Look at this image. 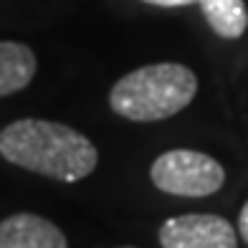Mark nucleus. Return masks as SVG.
<instances>
[{"label": "nucleus", "instance_id": "f257e3e1", "mask_svg": "<svg viewBox=\"0 0 248 248\" xmlns=\"http://www.w3.org/2000/svg\"><path fill=\"white\" fill-rule=\"evenodd\" d=\"M0 155L36 175L76 183L96 170L94 142L69 124L48 119H18L0 132Z\"/></svg>", "mask_w": 248, "mask_h": 248}, {"label": "nucleus", "instance_id": "f03ea898", "mask_svg": "<svg viewBox=\"0 0 248 248\" xmlns=\"http://www.w3.org/2000/svg\"><path fill=\"white\" fill-rule=\"evenodd\" d=\"M198 94V76L183 63H150L111 86L109 107L129 122H162L183 111Z\"/></svg>", "mask_w": 248, "mask_h": 248}, {"label": "nucleus", "instance_id": "7ed1b4c3", "mask_svg": "<svg viewBox=\"0 0 248 248\" xmlns=\"http://www.w3.org/2000/svg\"><path fill=\"white\" fill-rule=\"evenodd\" d=\"M157 190L177 198H208L225 183V170L210 155L198 150H170L150 167Z\"/></svg>", "mask_w": 248, "mask_h": 248}, {"label": "nucleus", "instance_id": "20e7f679", "mask_svg": "<svg viewBox=\"0 0 248 248\" xmlns=\"http://www.w3.org/2000/svg\"><path fill=\"white\" fill-rule=\"evenodd\" d=\"M162 248H238L235 228L220 216L190 213L162 223L160 228Z\"/></svg>", "mask_w": 248, "mask_h": 248}, {"label": "nucleus", "instance_id": "39448f33", "mask_svg": "<svg viewBox=\"0 0 248 248\" xmlns=\"http://www.w3.org/2000/svg\"><path fill=\"white\" fill-rule=\"evenodd\" d=\"M0 248H69L56 223L36 213H16L0 223Z\"/></svg>", "mask_w": 248, "mask_h": 248}, {"label": "nucleus", "instance_id": "423d86ee", "mask_svg": "<svg viewBox=\"0 0 248 248\" xmlns=\"http://www.w3.org/2000/svg\"><path fill=\"white\" fill-rule=\"evenodd\" d=\"M36 53L26 43L0 41V99L26 89L36 76Z\"/></svg>", "mask_w": 248, "mask_h": 248}, {"label": "nucleus", "instance_id": "0eeeda50", "mask_svg": "<svg viewBox=\"0 0 248 248\" xmlns=\"http://www.w3.org/2000/svg\"><path fill=\"white\" fill-rule=\"evenodd\" d=\"M208 26L220 38H241L248 28V8L243 0H198Z\"/></svg>", "mask_w": 248, "mask_h": 248}, {"label": "nucleus", "instance_id": "6e6552de", "mask_svg": "<svg viewBox=\"0 0 248 248\" xmlns=\"http://www.w3.org/2000/svg\"><path fill=\"white\" fill-rule=\"evenodd\" d=\"M142 3L160 5V8H183V5H193V3H198V0H142Z\"/></svg>", "mask_w": 248, "mask_h": 248}, {"label": "nucleus", "instance_id": "1a4fd4ad", "mask_svg": "<svg viewBox=\"0 0 248 248\" xmlns=\"http://www.w3.org/2000/svg\"><path fill=\"white\" fill-rule=\"evenodd\" d=\"M238 231H241V238L248 243V200L243 202V208H241V216H238Z\"/></svg>", "mask_w": 248, "mask_h": 248}]
</instances>
